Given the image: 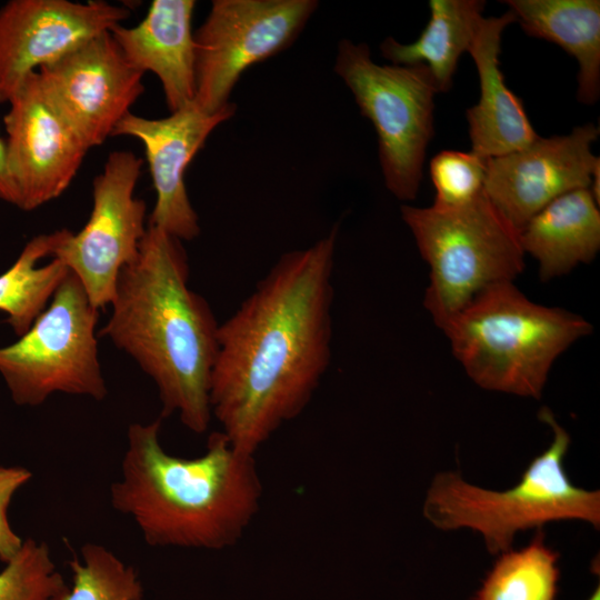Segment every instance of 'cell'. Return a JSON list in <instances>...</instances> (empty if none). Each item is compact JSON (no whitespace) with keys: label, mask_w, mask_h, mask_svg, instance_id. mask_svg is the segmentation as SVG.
Segmentation results:
<instances>
[{"label":"cell","mask_w":600,"mask_h":600,"mask_svg":"<svg viewBox=\"0 0 600 600\" xmlns=\"http://www.w3.org/2000/svg\"><path fill=\"white\" fill-rule=\"evenodd\" d=\"M338 226L280 256L218 331L211 414L231 446L258 450L310 403L331 360Z\"/></svg>","instance_id":"6da1fadb"},{"label":"cell","mask_w":600,"mask_h":600,"mask_svg":"<svg viewBox=\"0 0 600 600\" xmlns=\"http://www.w3.org/2000/svg\"><path fill=\"white\" fill-rule=\"evenodd\" d=\"M181 242L148 224L138 256L118 277L111 316L99 334L152 379L160 418L177 413L186 428L203 433L212 418L209 388L220 323L188 286Z\"/></svg>","instance_id":"7a4b0ae2"},{"label":"cell","mask_w":600,"mask_h":600,"mask_svg":"<svg viewBox=\"0 0 600 600\" xmlns=\"http://www.w3.org/2000/svg\"><path fill=\"white\" fill-rule=\"evenodd\" d=\"M161 419L129 426L112 508L131 517L152 547L234 546L261 504L256 456L236 450L221 431L209 436L201 456H172L160 442Z\"/></svg>","instance_id":"3957f363"},{"label":"cell","mask_w":600,"mask_h":600,"mask_svg":"<svg viewBox=\"0 0 600 600\" xmlns=\"http://www.w3.org/2000/svg\"><path fill=\"white\" fill-rule=\"evenodd\" d=\"M592 329L583 317L536 303L503 282L478 294L442 331L477 386L540 399L554 361Z\"/></svg>","instance_id":"277c9868"},{"label":"cell","mask_w":600,"mask_h":600,"mask_svg":"<svg viewBox=\"0 0 600 600\" xmlns=\"http://www.w3.org/2000/svg\"><path fill=\"white\" fill-rule=\"evenodd\" d=\"M539 419L550 427L553 439L518 484L494 491L467 482L458 472L438 473L427 491L424 518L441 530L479 532L491 554L510 550L518 532L552 521L581 520L599 529L600 491L574 486L564 470L569 433L547 407Z\"/></svg>","instance_id":"5b68a950"},{"label":"cell","mask_w":600,"mask_h":600,"mask_svg":"<svg viewBox=\"0 0 600 600\" xmlns=\"http://www.w3.org/2000/svg\"><path fill=\"white\" fill-rule=\"evenodd\" d=\"M401 218L429 264L424 308L441 330L488 288L523 271L519 231L482 191L454 208L402 204Z\"/></svg>","instance_id":"8992f818"},{"label":"cell","mask_w":600,"mask_h":600,"mask_svg":"<svg viewBox=\"0 0 600 600\" xmlns=\"http://www.w3.org/2000/svg\"><path fill=\"white\" fill-rule=\"evenodd\" d=\"M334 72L351 91L378 137L387 189L399 200H414L434 134L437 83L424 64H379L367 43L341 39Z\"/></svg>","instance_id":"52a82bcc"},{"label":"cell","mask_w":600,"mask_h":600,"mask_svg":"<svg viewBox=\"0 0 600 600\" xmlns=\"http://www.w3.org/2000/svg\"><path fill=\"white\" fill-rule=\"evenodd\" d=\"M98 316L80 281L69 272L30 329L0 347V374L14 403L37 407L56 392L104 399Z\"/></svg>","instance_id":"ba28073f"},{"label":"cell","mask_w":600,"mask_h":600,"mask_svg":"<svg viewBox=\"0 0 600 600\" xmlns=\"http://www.w3.org/2000/svg\"><path fill=\"white\" fill-rule=\"evenodd\" d=\"M318 7L317 0H213L193 32L194 102L209 113L229 104L241 74L288 49Z\"/></svg>","instance_id":"9c48e42d"},{"label":"cell","mask_w":600,"mask_h":600,"mask_svg":"<svg viewBox=\"0 0 600 600\" xmlns=\"http://www.w3.org/2000/svg\"><path fill=\"white\" fill-rule=\"evenodd\" d=\"M143 160L131 151H113L92 182V209L83 228L68 230L53 252L82 284L91 304L112 302L121 270L138 256L148 222L134 189Z\"/></svg>","instance_id":"30bf717a"},{"label":"cell","mask_w":600,"mask_h":600,"mask_svg":"<svg viewBox=\"0 0 600 600\" xmlns=\"http://www.w3.org/2000/svg\"><path fill=\"white\" fill-rule=\"evenodd\" d=\"M41 88L88 149L102 144L142 94L143 73L110 30L38 70Z\"/></svg>","instance_id":"8fae6325"},{"label":"cell","mask_w":600,"mask_h":600,"mask_svg":"<svg viewBox=\"0 0 600 600\" xmlns=\"http://www.w3.org/2000/svg\"><path fill=\"white\" fill-rule=\"evenodd\" d=\"M8 103L4 144L14 206L32 211L68 189L89 149L47 99L38 71Z\"/></svg>","instance_id":"7c38bea8"},{"label":"cell","mask_w":600,"mask_h":600,"mask_svg":"<svg viewBox=\"0 0 600 600\" xmlns=\"http://www.w3.org/2000/svg\"><path fill=\"white\" fill-rule=\"evenodd\" d=\"M130 10L102 0H10L0 8V103L24 79L94 36L126 20Z\"/></svg>","instance_id":"4fadbf2b"},{"label":"cell","mask_w":600,"mask_h":600,"mask_svg":"<svg viewBox=\"0 0 600 600\" xmlns=\"http://www.w3.org/2000/svg\"><path fill=\"white\" fill-rule=\"evenodd\" d=\"M593 123L576 127L569 134L538 137L527 147L487 159L483 192L518 230L558 197L590 188L600 160L591 151L599 137Z\"/></svg>","instance_id":"5bb4252c"},{"label":"cell","mask_w":600,"mask_h":600,"mask_svg":"<svg viewBox=\"0 0 600 600\" xmlns=\"http://www.w3.org/2000/svg\"><path fill=\"white\" fill-rule=\"evenodd\" d=\"M236 104L209 113L194 101L168 117L148 119L129 112L112 136H128L141 141L156 191V203L148 224L180 241L200 233L199 218L186 188V171L211 132L236 113Z\"/></svg>","instance_id":"9a60e30c"},{"label":"cell","mask_w":600,"mask_h":600,"mask_svg":"<svg viewBox=\"0 0 600 600\" xmlns=\"http://www.w3.org/2000/svg\"><path fill=\"white\" fill-rule=\"evenodd\" d=\"M194 7L193 0H153L136 27L119 23L110 30L134 68L159 78L170 112L196 98Z\"/></svg>","instance_id":"2e32d148"},{"label":"cell","mask_w":600,"mask_h":600,"mask_svg":"<svg viewBox=\"0 0 600 600\" xmlns=\"http://www.w3.org/2000/svg\"><path fill=\"white\" fill-rule=\"evenodd\" d=\"M517 18L510 10L499 17H482L468 50L478 71L480 97L467 110V121L471 151L483 159L520 150L539 137L500 68L502 33Z\"/></svg>","instance_id":"e0dca14e"},{"label":"cell","mask_w":600,"mask_h":600,"mask_svg":"<svg viewBox=\"0 0 600 600\" xmlns=\"http://www.w3.org/2000/svg\"><path fill=\"white\" fill-rule=\"evenodd\" d=\"M524 254L547 281L589 263L600 249V211L589 188L569 191L537 212L519 231Z\"/></svg>","instance_id":"ac0fdd59"},{"label":"cell","mask_w":600,"mask_h":600,"mask_svg":"<svg viewBox=\"0 0 600 600\" xmlns=\"http://www.w3.org/2000/svg\"><path fill=\"white\" fill-rule=\"evenodd\" d=\"M522 30L560 46L578 62L577 100L587 106L600 97L599 0H503Z\"/></svg>","instance_id":"d6986e66"},{"label":"cell","mask_w":600,"mask_h":600,"mask_svg":"<svg viewBox=\"0 0 600 600\" xmlns=\"http://www.w3.org/2000/svg\"><path fill=\"white\" fill-rule=\"evenodd\" d=\"M484 7L483 0H430V19L419 38L401 43L388 37L380 43V52L391 64L427 66L439 93L448 92L459 59L473 41Z\"/></svg>","instance_id":"ffe728a7"},{"label":"cell","mask_w":600,"mask_h":600,"mask_svg":"<svg viewBox=\"0 0 600 600\" xmlns=\"http://www.w3.org/2000/svg\"><path fill=\"white\" fill-rule=\"evenodd\" d=\"M68 229L33 237L17 260L0 274V311L7 323L21 337L47 308L56 290L70 272L58 259L43 266L38 262L53 256Z\"/></svg>","instance_id":"44dd1931"},{"label":"cell","mask_w":600,"mask_h":600,"mask_svg":"<svg viewBox=\"0 0 600 600\" xmlns=\"http://www.w3.org/2000/svg\"><path fill=\"white\" fill-rule=\"evenodd\" d=\"M558 553L538 533L529 544L500 553L474 600H556Z\"/></svg>","instance_id":"7402d4cb"},{"label":"cell","mask_w":600,"mask_h":600,"mask_svg":"<svg viewBox=\"0 0 600 600\" xmlns=\"http://www.w3.org/2000/svg\"><path fill=\"white\" fill-rule=\"evenodd\" d=\"M71 586H62L49 600H142L136 569L98 543H86L68 561Z\"/></svg>","instance_id":"603a6c76"},{"label":"cell","mask_w":600,"mask_h":600,"mask_svg":"<svg viewBox=\"0 0 600 600\" xmlns=\"http://www.w3.org/2000/svg\"><path fill=\"white\" fill-rule=\"evenodd\" d=\"M64 584L48 546L28 538L0 572V600H49Z\"/></svg>","instance_id":"cb8c5ba5"},{"label":"cell","mask_w":600,"mask_h":600,"mask_svg":"<svg viewBox=\"0 0 600 600\" xmlns=\"http://www.w3.org/2000/svg\"><path fill=\"white\" fill-rule=\"evenodd\" d=\"M487 159L472 151L442 150L429 163L434 188L436 208L463 206L482 191L486 180Z\"/></svg>","instance_id":"d4e9b609"},{"label":"cell","mask_w":600,"mask_h":600,"mask_svg":"<svg viewBox=\"0 0 600 600\" xmlns=\"http://www.w3.org/2000/svg\"><path fill=\"white\" fill-rule=\"evenodd\" d=\"M32 478L23 467H0V561L7 563L19 551L23 540L13 531L8 509L16 492Z\"/></svg>","instance_id":"484cf974"},{"label":"cell","mask_w":600,"mask_h":600,"mask_svg":"<svg viewBox=\"0 0 600 600\" xmlns=\"http://www.w3.org/2000/svg\"><path fill=\"white\" fill-rule=\"evenodd\" d=\"M0 200L14 206L16 196L6 161V144L0 138Z\"/></svg>","instance_id":"4316f807"},{"label":"cell","mask_w":600,"mask_h":600,"mask_svg":"<svg viewBox=\"0 0 600 600\" xmlns=\"http://www.w3.org/2000/svg\"><path fill=\"white\" fill-rule=\"evenodd\" d=\"M588 600H600V588L597 587V589L591 593Z\"/></svg>","instance_id":"83f0119b"}]
</instances>
